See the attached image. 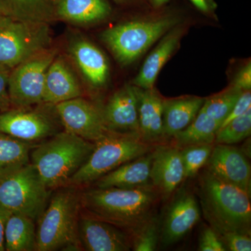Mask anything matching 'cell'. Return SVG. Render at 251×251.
Here are the masks:
<instances>
[{"label":"cell","instance_id":"obj_1","mask_svg":"<svg viewBox=\"0 0 251 251\" xmlns=\"http://www.w3.org/2000/svg\"><path fill=\"white\" fill-rule=\"evenodd\" d=\"M161 198L152 184L133 188L95 187L81 193V209L131 236L156 215Z\"/></svg>","mask_w":251,"mask_h":251},{"label":"cell","instance_id":"obj_2","mask_svg":"<svg viewBox=\"0 0 251 251\" xmlns=\"http://www.w3.org/2000/svg\"><path fill=\"white\" fill-rule=\"evenodd\" d=\"M198 192L204 218L218 234H251V195L204 169L198 175Z\"/></svg>","mask_w":251,"mask_h":251},{"label":"cell","instance_id":"obj_3","mask_svg":"<svg viewBox=\"0 0 251 251\" xmlns=\"http://www.w3.org/2000/svg\"><path fill=\"white\" fill-rule=\"evenodd\" d=\"M95 143L63 130L31 150V163L49 189L69 186L87 161Z\"/></svg>","mask_w":251,"mask_h":251},{"label":"cell","instance_id":"obj_4","mask_svg":"<svg viewBox=\"0 0 251 251\" xmlns=\"http://www.w3.org/2000/svg\"><path fill=\"white\" fill-rule=\"evenodd\" d=\"M50 198L39 218L35 251H79L81 193L69 186Z\"/></svg>","mask_w":251,"mask_h":251},{"label":"cell","instance_id":"obj_5","mask_svg":"<svg viewBox=\"0 0 251 251\" xmlns=\"http://www.w3.org/2000/svg\"><path fill=\"white\" fill-rule=\"evenodd\" d=\"M179 23L173 15L134 20L105 29L102 41L122 65L132 64Z\"/></svg>","mask_w":251,"mask_h":251},{"label":"cell","instance_id":"obj_6","mask_svg":"<svg viewBox=\"0 0 251 251\" xmlns=\"http://www.w3.org/2000/svg\"><path fill=\"white\" fill-rule=\"evenodd\" d=\"M94 143L93 151L73 176L69 186L92 184L127 162L150 152L155 147L145 143L140 135L111 132Z\"/></svg>","mask_w":251,"mask_h":251},{"label":"cell","instance_id":"obj_7","mask_svg":"<svg viewBox=\"0 0 251 251\" xmlns=\"http://www.w3.org/2000/svg\"><path fill=\"white\" fill-rule=\"evenodd\" d=\"M50 193L29 163L0 181V204L11 212L37 221L47 206Z\"/></svg>","mask_w":251,"mask_h":251},{"label":"cell","instance_id":"obj_8","mask_svg":"<svg viewBox=\"0 0 251 251\" xmlns=\"http://www.w3.org/2000/svg\"><path fill=\"white\" fill-rule=\"evenodd\" d=\"M49 23L10 19L0 25V65L12 69L52 46Z\"/></svg>","mask_w":251,"mask_h":251},{"label":"cell","instance_id":"obj_9","mask_svg":"<svg viewBox=\"0 0 251 251\" xmlns=\"http://www.w3.org/2000/svg\"><path fill=\"white\" fill-rule=\"evenodd\" d=\"M63 128L55 105L43 103L0 113V133L31 144L44 141Z\"/></svg>","mask_w":251,"mask_h":251},{"label":"cell","instance_id":"obj_10","mask_svg":"<svg viewBox=\"0 0 251 251\" xmlns=\"http://www.w3.org/2000/svg\"><path fill=\"white\" fill-rule=\"evenodd\" d=\"M57 54V49L51 46L11 69L8 85L11 108H27L44 103L46 74Z\"/></svg>","mask_w":251,"mask_h":251},{"label":"cell","instance_id":"obj_11","mask_svg":"<svg viewBox=\"0 0 251 251\" xmlns=\"http://www.w3.org/2000/svg\"><path fill=\"white\" fill-rule=\"evenodd\" d=\"M63 129L96 143L110 131L104 123L100 105L78 97L55 105Z\"/></svg>","mask_w":251,"mask_h":251},{"label":"cell","instance_id":"obj_12","mask_svg":"<svg viewBox=\"0 0 251 251\" xmlns=\"http://www.w3.org/2000/svg\"><path fill=\"white\" fill-rule=\"evenodd\" d=\"M198 200L188 190H180L167 208L160 224V242L169 247L183 239L201 220Z\"/></svg>","mask_w":251,"mask_h":251},{"label":"cell","instance_id":"obj_13","mask_svg":"<svg viewBox=\"0 0 251 251\" xmlns=\"http://www.w3.org/2000/svg\"><path fill=\"white\" fill-rule=\"evenodd\" d=\"M67 52L91 90H101L107 85L110 76L108 60L94 43L84 36H74L68 44Z\"/></svg>","mask_w":251,"mask_h":251},{"label":"cell","instance_id":"obj_14","mask_svg":"<svg viewBox=\"0 0 251 251\" xmlns=\"http://www.w3.org/2000/svg\"><path fill=\"white\" fill-rule=\"evenodd\" d=\"M100 107L104 123L108 131L140 135L138 87L132 84L124 86Z\"/></svg>","mask_w":251,"mask_h":251},{"label":"cell","instance_id":"obj_15","mask_svg":"<svg viewBox=\"0 0 251 251\" xmlns=\"http://www.w3.org/2000/svg\"><path fill=\"white\" fill-rule=\"evenodd\" d=\"M79 239L82 249L88 251H128L131 250V237L113 225L80 214Z\"/></svg>","mask_w":251,"mask_h":251},{"label":"cell","instance_id":"obj_16","mask_svg":"<svg viewBox=\"0 0 251 251\" xmlns=\"http://www.w3.org/2000/svg\"><path fill=\"white\" fill-rule=\"evenodd\" d=\"M151 184L162 198H168L184 179V168L180 148L172 143L156 145L152 150Z\"/></svg>","mask_w":251,"mask_h":251},{"label":"cell","instance_id":"obj_17","mask_svg":"<svg viewBox=\"0 0 251 251\" xmlns=\"http://www.w3.org/2000/svg\"><path fill=\"white\" fill-rule=\"evenodd\" d=\"M206 169L251 195V167L244 153L232 145L215 144Z\"/></svg>","mask_w":251,"mask_h":251},{"label":"cell","instance_id":"obj_18","mask_svg":"<svg viewBox=\"0 0 251 251\" xmlns=\"http://www.w3.org/2000/svg\"><path fill=\"white\" fill-rule=\"evenodd\" d=\"M82 96L83 89L69 61L57 54L46 74L44 103L55 105Z\"/></svg>","mask_w":251,"mask_h":251},{"label":"cell","instance_id":"obj_19","mask_svg":"<svg viewBox=\"0 0 251 251\" xmlns=\"http://www.w3.org/2000/svg\"><path fill=\"white\" fill-rule=\"evenodd\" d=\"M138 89L140 134L145 143L156 146L166 143L163 133L164 99L154 88Z\"/></svg>","mask_w":251,"mask_h":251},{"label":"cell","instance_id":"obj_20","mask_svg":"<svg viewBox=\"0 0 251 251\" xmlns=\"http://www.w3.org/2000/svg\"><path fill=\"white\" fill-rule=\"evenodd\" d=\"M184 31L185 28L177 25L162 37L159 44L145 59L132 85L141 89L153 88L162 68L179 47Z\"/></svg>","mask_w":251,"mask_h":251},{"label":"cell","instance_id":"obj_21","mask_svg":"<svg viewBox=\"0 0 251 251\" xmlns=\"http://www.w3.org/2000/svg\"><path fill=\"white\" fill-rule=\"evenodd\" d=\"M112 13L107 0H58L54 20L79 27L102 22Z\"/></svg>","mask_w":251,"mask_h":251},{"label":"cell","instance_id":"obj_22","mask_svg":"<svg viewBox=\"0 0 251 251\" xmlns=\"http://www.w3.org/2000/svg\"><path fill=\"white\" fill-rule=\"evenodd\" d=\"M152 151L127 162L94 182L97 188H133L151 184L150 178Z\"/></svg>","mask_w":251,"mask_h":251},{"label":"cell","instance_id":"obj_23","mask_svg":"<svg viewBox=\"0 0 251 251\" xmlns=\"http://www.w3.org/2000/svg\"><path fill=\"white\" fill-rule=\"evenodd\" d=\"M204 99L196 96L164 99L163 126L166 141L172 139L193 122L202 108Z\"/></svg>","mask_w":251,"mask_h":251},{"label":"cell","instance_id":"obj_24","mask_svg":"<svg viewBox=\"0 0 251 251\" xmlns=\"http://www.w3.org/2000/svg\"><path fill=\"white\" fill-rule=\"evenodd\" d=\"M58 0H0V7L7 17L16 21L51 24Z\"/></svg>","mask_w":251,"mask_h":251},{"label":"cell","instance_id":"obj_25","mask_svg":"<svg viewBox=\"0 0 251 251\" xmlns=\"http://www.w3.org/2000/svg\"><path fill=\"white\" fill-rule=\"evenodd\" d=\"M35 221L29 216L11 213L6 221L4 232L5 251H35Z\"/></svg>","mask_w":251,"mask_h":251},{"label":"cell","instance_id":"obj_26","mask_svg":"<svg viewBox=\"0 0 251 251\" xmlns=\"http://www.w3.org/2000/svg\"><path fill=\"white\" fill-rule=\"evenodd\" d=\"M34 145L0 133V181L30 163Z\"/></svg>","mask_w":251,"mask_h":251},{"label":"cell","instance_id":"obj_27","mask_svg":"<svg viewBox=\"0 0 251 251\" xmlns=\"http://www.w3.org/2000/svg\"><path fill=\"white\" fill-rule=\"evenodd\" d=\"M220 126L221 124L201 108L193 122L172 138L171 143L179 148L191 145L214 144Z\"/></svg>","mask_w":251,"mask_h":251},{"label":"cell","instance_id":"obj_28","mask_svg":"<svg viewBox=\"0 0 251 251\" xmlns=\"http://www.w3.org/2000/svg\"><path fill=\"white\" fill-rule=\"evenodd\" d=\"M242 92L230 85L222 92L204 99L202 108L209 117L221 125L228 116Z\"/></svg>","mask_w":251,"mask_h":251},{"label":"cell","instance_id":"obj_29","mask_svg":"<svg viewBox=\"0 0 251 251\" xmlns=\"http://www.w3.org/2000/svg\"><path fill=\"white\" fill-rule=\"evenodd\" d=\"M251 109L220 127L214 144L232 145L240 143L251 136Z\"/></svg>","mask_w":251,"mask_h":251},{"label":"cell","instance_id":"obj_30","mask_svg":"<svg viewBox=\"0 0 251 251\" xmlns=\"http://www.w3.org/2000/svg\"><path fill=\"white\" fill-rule=\"evenodd\" d=\"M215 144L191 145L180 148L184 168V179L195 177L205 166Z\"/></svg>","mask_w":251,"mask_h":251},{"label":"cell","instance_id":"obj_31","mask_svg":"<svg viewBox=\"0 0 251 251\" xmlns=\"http://www.w3.org/2000/svg\"><path fill=\"white\" fill-rule=\"evenodd\" d=\"M131 249L135 251L156 250L160 242V222L156 215L131 236Z\"/></svg>","mask_w":251,"mask_h":251},{"label":"cell","instance_id":"obj_32","mask_svg":"<svg viewBox=\"0 0 251 251\" xmlns=\"http://www.w3.org/2000/svg\"><path fill=\"white\" fill-rule=\"evenodd\" d=\"M218 234L227 251H251V234L239 232H225Z\"/></svg>","mask_w":251,"mask_h":251},{"label":"cell","instance_id":"obj_33","mask_svg":"<svg viewBox=\"0 0 251 251\" xmlns=\"http://www.w3.org/2000/svg\"><path fill=\"white\" fill-rule=\"evenodd\" d=\"M198 248L201 251H226L224 243L212 227H206L200 234Z\"/></svg>","mask_w":251,"mask_h":251},{"label":"cell","instance_id":"obj_34","mask_svg":"<svg viewBox=\"0 0 251 251\" xmlns=\"http://www.w3.org/2000/svg\"><path fill=\"white\" fill-rule=\"evenodd\" d=\"M251 109V92L250 91H245L241 94L237 102L234 104L233 108L229 112L228 116L226 117V120L223 122L221 126L226 125L231 120L237 118L238 117L242 116L246 113L248 110ZM220 126V127H221Z\"/></svg>","mask_w":251,"mask_h":251},{"label":"cell","instance_id":"obj_35","mask_svg":"<svg viewBox=\"0 0 251 251\" xmlns=\"http://www.w3.org/2000/svg\"><path fill=\"white\" fill-rule=\"evenodd\" d=\"M11 69L0 65V111L4 112L11 108L8 85Z\"/></svg>","mask_w":251,"mask_h":251},{"label":"cell","instance_id":"obj_36","mask_svg":"<svg viewBox=\"0 0 251 251\" xmlns=\"http://www.w3.org/2000/svg\"><path fill=\"white\" fill-rule=\"evenodd\" d=\"M232 87L237 90L245 92L250 91L251 88V64L248 62L243 66L234 76L232 82Z\"/></svg>","mask_w":251,"mask_h":251},{"label":"cell","instance_id":"obj_37","mask_svg":"<svg viewBox=\"0 0 251 251\" xmlns=\"http://www.w3.org/2000/svg\"><path fill=\"white\" fill-rule=\"evenodd\" d=\"M202 14L207 16H212L215 14L216 4L214 0H188Z\"/></svg>","mask_w":251,"mask_h":251},{"label":"cell","instance_id":"obj_38","mask_svg":"<svg viewBox=\"0 0 251 251\" xmlns=\"http://www.w3.org/2000/svg\"><path fill=\"white\" fill-rule=\"evenodd\" d=\"M11 211L0 204V251H5L4 232L6 221L9 217Z\"/></svg>","mask_w":251,"mask_h":251},{"label":"cell","instance_id":"obj_39","mask_svg":"<svg viewBox=\"0 0 251 251\" xmlns=\"http://www.w3.org/2000/svg\"><path fill=\"white\" fill-rule=\"evenodd\" d=\"M10 19H11V18L7 17V16L4 14V13L3 12L1 7H0V25H1L4 24V23H6V21H9Z\"/></svg>","mask_w":251,"mask_h":251},{"label":"cell","instance_id":"obj_40","mask_svg":"<svg viewBox=\"0 0 251 251\" xmlns=\"http://www.w3.org/2000/svg\"><path fill=\"white\" fill-rule=\"evenodd\" d=\"M151 1L155 6H161L162 5L166 4L170 0H151Z\"/></svg>","mask_w":251,"mask_h":251},{"label":"cell","instance_id":"obj_41","mask_svg":"<svg viewBox=\"0 0 251 251\" xmlns=\"http://www.w3.org/2000/svg\"><path fill=\"white\" fill-rule=\"evenodd\" d=\"M115 1H120V2H121V1H125L126 0H115Z\"/></svg>","mask_w":251,"mask_h":251}]
</instances>
